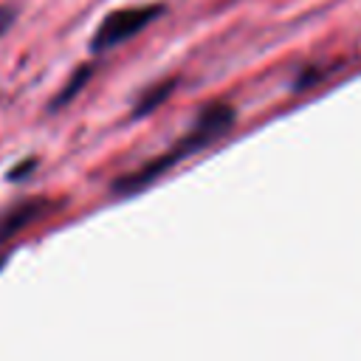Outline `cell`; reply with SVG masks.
I'll use <instances>...</instances> for the list:
<instances>
[{
  "label": "cell",
  "mask_w": 361,
  "mask_h": 361,
  "mask_svg": "<svg viewBox=\"0 0 361 361\" xmlns=\"http://www.w3.org/2000/svg\"><path fill=\"white\" fill-rule=\"evenodd\" d=\"M237 124V110L231 102H209L197 110L192 127L161 155H155L152 161L141 164L133 172H124L118 178L110 180V195L116 197H130L135 192H144L147 186H152L164 172H169L172 166H178L180 161H186L189 155L212 147L214 141L226 138L231 133V127Z\"/></svg>",
  "instance_id": "6da1fadb"
},
{
  "label": "cell",
  "mask_w": 361,
  "mask_h": 361,
  "mask_svg": "<svg viewBox=\"0 0 361 361\" xmlns=\"http://www.w3.org/2000/svg\"><path fill=\"white\" fill-rule=\"evenodd\" d=\"M164 11H166L164 3H141V6L113 8V11L104 14L102 23L96 25L90 42H87L90 54H107V51L118 48L121 42L133 39L135 34H141L149 23H155Z\"/></svg>",
  "instance_id": "7a4b0ae2"
},
{
  "label": "cell",
  "mask_w": 361,
  "mask_h": 361,
  "mask_svg": "<svg viewBox=\"0 0 361 361\" xmlns=\"http://www.w3.org/2000/svg\"><path fill=\"white\" fill-rule=\"evenodd\" d=\"M62 206V200L48 197V195H25L14 197L0 206V248L11 245L23 231H28L34 223L45 220Z\"/></svg>",
  "instance_id": "3957f363"
},
{
  "label": "cell",
  "mask_w": 361,
  "mask_h": 361,
  "mask_svg": "<svg viewBox=\"0 0 361 361\" xmlns=\"http://www.w3.org/2000/svg\"><path fill=\"white\" fill-rule=\"evenodd\" d=\"M96 73V65L93 62H85V65H79L73 73H71V79L62 85V90L48 102V113H56V110H62V107H68L79 93H82V87L90 82V76Z\"/></svg>",
  "instance_id": "277c9868"
},
{
  "label": "cell",
  "mask_w": 361,
  "mask_h": 361,
  "mask_svg": "<svg viewBox=\"0 0 361 361\" xmlns=\"http://www.w3.org/2000/svg\"><path fill=\"white\" fill-rule=\"evenodd\" d=\"M175 85H178V79L172 76V79H164V82H155V85H149L141 96H138V102L133 104V110H130V118L135 121V118H144V116H149L158 104H164L169 96H172V90H175Z\"/></svg>",
  "instance_id": "5b68a950"
},
{
  "label": "cell",
  "mask_w": 361,
  "mask_h": 361,
  "mask_svg": "<svg viewBox=\"0 0 361 361\" xmlns=\"http://www.w3.org/2000/svg\"><path fill=\"white\" fill-rule=\"evenodd\" d=\"M333 71H336V65H330V68H322V65H319V71H316V65H307V68H302L299 76L290 82V90H293V93H305L307 87H313V85H319L324 76H330Z\"/></svg>",
  "instance_id": "8992f818"
},
{
  "label": "cell",
  "mask_w": 361,
  "mask_h": 361,
  "mask_svg": "<svg viewBox=\"0 0 361 361\" xmlns=\"http://www.w3.org/2000/svg\"><path fill=\"white\" fill-rule=\"evenodd\" d=\"M37 166H39V158H37V155H25V158H20L14 166L6 169V180H14V183L28 180V175H34Z\"/></svg>",
  "instance_id": "52a82bcc"
},
{
  "label": "cell",
  "mask_w": 361,
  "mask_h": 361,
  "mask_svg": "<svg viewBox=\"0 0 361 361\" xmlns=\"http://www.w3.org/2000/svg\"><path fill=\"white\" fill-rule=\"evenodd\" d=\"M14 20H17V11L11 6H0V39L8 34V28L14 25Z\"/></svg>",
  "instance_id": "ba28073f"
},
{
  "label": "cell",
  "mask_w": 361,
  "mask_h": 361,
  "mask_svg": "<svg viewBox=\"0 0 361 361\" xmlns=\"http://www.w3.org/2000/svg\"><path fill=\"white\" fill-rule=\"evenodd\" d=\"M11 259V251H6V248H0V271L6 268V262Z\"/></svg>",
  "instance_id": "9c48e42d"
}]
</instances>
